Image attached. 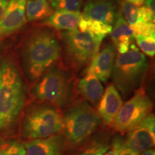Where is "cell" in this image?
<instances>
[{"mask_svg": "<svg viewBox=\"0 0 155 155\" xmlns=\"http://www.w3.org/2000/svg\"><path fill=\"white\" fill-rule=\"evenodd\" d=\"M19 54L25 76L34 85L61 58V38L47 27L36 28L24 39Z\"/></svg>", "mask_w": 155, "mask_h": 155, "instance_id": "1", "label": "cell"}, {"mask_svg": "<svg viewBox=\"0 0 155 155\" xmlns=\"http://www.w3.org/2000/svg\"><path fill=\"white\" fill-rule=\"evenodd\" d=\"M27 86L15 59L0 62V131L12 127L25 106Z\"/></svg>", "mask_w": 155, "mask_h": 155, "instance_id": "2", "label": "cell"}, {"mask_svg": "<svg viewBox=\"0 0 155 155\" xmlns=\"http://www.w3.org/2000/svg\"><path fill=\"white\" fill-rule=\"evenodd\" d=\"M32 95L38 101L62 109L73 101L75 95L73 75L65 68L56 63L33 85Z\"/></svg>", "mask_w": 155, "mask_h": 155, "instance_id": "3", "label": "cell"}, {"mask_svg": "<svg viewBox=\"0 0 155 155\" xmlns=\"http://www.w3.org/2000/svg\"><path fill=\"white\" fill-rule=\"evenodd\" d=\"M65 147H78L94 134L101 124L98 112L85 100L76 101L63 114Z\"/></svg>", "mask_w": 155, "mask_h": 155, "instance_id": "4", "label": "cell"}, {"mask_svg": "<svg viewBox=\"0 0 155 155\" xmlns=\"http://www.w3.org/2000/svg\"><path fill=\"white\" fill-rule=\"evenodd\" d=\"M62 43V56L65 65L79 71L89 65L100 50L104 38L94 35L78 29L62 31L60 35Z\"/></svg>", "mask_w": 155, "mask_h": 155, "instance_id": "5", "label": "cell"}, {"mask_svg": "<svg viewBox=\"0 0 155 155\" xmlns=\"http://www.w3.org/2000/svg\"><path fill=\"white\" fill-rule=\"evenodd\" d=\"M148 68L146 56L132 44L129 51L116 56L111 73L114 86L127 98L138 89Z\"/></svg>", "mask_w": 155, "mask_h": 155, "instance_id": "6", "label": "cell"}, {"mask_svg": "<svg viewBox=\"0 0 155 155\" xmlns=\"http://www.w3.org/2000/svg\"><path fill=\"white\" fill-rule=\"evenodd\" d=\"M63 128V114L61 109L50 104L40 102L29 108L25 113L21 134L28 140L42 139L62 134Z\"/></svg>", "mask_w": 155, "mask_h": 155, "instance_id": "7", "label": "cell"}, {"mask_svg": "<svg viewBox=\"0 0 155 155\" xmlns=\"http://www.w3.org/2000/svg\"><path fill=\"white\" fill-rule=\"evenodd\" d=\"M152 108L153 104L145 90L139 88L130 99L123 104L111 127L121 134H128L152 113Z\"/></svg>", "mask_w": 155, "mask_h": 155, "instance_id": "8", "label": "cell"}, {"mask_svg": "<svg viewBox=\"0 0 155 155\" xmlns=\"http://www.w3.org/2000/svg\"><path fill=\"white\" fill-rule=\"evenodd\" d=\"M155 143V117L151 113L137 127L128 133L123 147L140 154L152 148Z\"/></svg>", "mask_w": 155, "mask_h": 155, "instance_id": "9", "label": "cell"}, {"mask_svg": "<svg viewBox=\"0 0 155 155\" xmlns=\"http://www.w3.org/2000/svg\"><path fill=\"white\" fill-rule=\"evenodd\" d=\"M28 0H9L0 20V41L15 34L26 24L25 7Z\"/></svg>", "mask_w": 155, "mask_h": 155, "instance_id": "10", "label": "cell"}, {"mask_svg": "<svg viewBox=\"0 0 155 155\" xmlns=\"http://www.w3.org/2000/svg\"><path fill=\"white\" fill-rule=\"evenodd\" d=\"M25 155H62L65 150V141L62 134L46 138L31 139L22 142Z\"/></svg>", "mask_w": 155, "mask_h": 155, "instance_id": "11", "label": "cell"}, {"mask_svg": "<svg viewBox=\"0 0 155 155\" xmlns=\"http://www.w3.org/2000/svg\"><path fill=\"white\" fill-rule=\"evenodd\" d=\"M117 13L114 0H88L81 15L86 19L112 25L115 22Z\"/></svg>", "mask_w": 155, "mask_h": 155, "instance_id": "12", "label": "cell"}, {"mask_svg": "<svg viewBox=\"0 0 155 155\" xmlns=\"http://www.w3.org/2000/svg\"><path fill=\"white\" fill-rule=\"evenodd\" d=\"M124 102L120 93L114 84H110L104 91L98 104V112L101 119L106 125H111Z\"/></svg>", "mask_w": 155, "mask_h": 155, "instance_id": "13", "label": "cell"}, {"mask_svg": "<svg viewBox=\"0 0 155 155\" xmlns=\"http://www.w3.org/2000/svg\"><path fill=\"white\" fill-rule=\"evenodd\" d=\"M116 51L114 45H106L89 64L88 69L91 71L102 82L106 83L111 76L116 56Z\"/></svg>", "mask_w": 155, "mask_h": 155, "instance_id": "14", "label": "cell"}, {"mask_svg": "<svg viewBox=\"0 0 155 155\" xmlns=\"http://www.w3.org/2000/svg\"><path fill=\"white\" fill-rule=\"evenodd\" d=\"M76 88L83 99L91 103L94 106L98 105L104 91L99 79L88 69L77 83Z\"/></svg>", "mask_w": 155, "mask_h": 155, "instance_id": "15", "label": "cell"}, {"mask_svg": "<svg viewBox=\"0 0 155 155\" xmlns=\"http://www.w3.org/2000/svg\"><path fill=\"white\" fill-rule=\"evenodd\" d=\"M114 24V26L111 33L114 47L120 54L127 53L130 50L131 45L134 44L135 39L132 30L120 12L116 15Z\"/></svg>", "mask_w": 155, "mask_h": 155, "instance_id": "16", "label": "cell"}, {"mask_svg": "<svg viewBox=\"0 0 155 155\" xmlns=\"http://www.w3.org/2000/svg\"><path fill=\"white\" fill-rule=\"evenodd\" d=\"M81 17L80 11L57 10L42 21V25L50 29L70 31L77 29Z\"/></svg>", "mask_w": 155, "mask_h": 155, "instance_id": "17", "label": "cell"}, {"mask_svg": "<svg viewBox=\"0 0 155 155\" xmlns=\"http://www.w3.org/2000/svg\"><path fill=\"white\" fill-rule=\"evenodd\" d=\"M53 12L48 0H28L25 7V16L28 22L43 20Z\"/></svg>", "mask_w": 155, "mask_h": 155, "instance_id": "18", "label": "cell"}, {"mask_svg": "<svg viewBox=\"0 0 155 155\" xmlns=\"http://www.w3.org/2000/svg\"><path fill=\"white\" fill-rule=\"evenodd\" d=\"M78 30L82 32H88L94 35L105 38L107 35L110 34L112 31V25L93 20L91 19H86L81 15L80 22L78 24Z\"/></svg>", "mask_w": 155, "mask_h": 155, "instance_id": "19", "label": "cell"}, {"mask_svg": "<svg viewBox=\"0 0 155 155\" xmlns=\"http://www.w3.org/2000/svg\"><path fill=\"white\" fill-rule=\"evenodd\" d=\"M121 15L129 25H134L140 20L139 7L128 2L124 0L121 3Z\"/></svg>", "mask_w": 155, "mask_h": 155, "instance_id": "20", "label": "cell"}, {"mask_svg": "<svg viewBox=\"0 0 155 155\" xmlns=\"http://www.w3.org/2000/svg\"><path fill=\"white\" fill-rule=\"evenodd\" d=\"M53 9L63 11H79L83 0H48Z\"/></svg>", "mask_w": 155, "mask_h": 155, "instance_id": "21", "label": "cell"}, {"mask_svg": "<svg viewBox=\"0 0 155 155\" xmlns=\"http://www.w3.org/2000/svg\"><path fill=\"white\" fill-rule=\"evenodd\" d=\"M132 30L134 37L138 36H155L154 22H146L144 21H139L134 25H129Z\"/></svg>", "mask_w": 155, "mask_h": 155, "instance_id": "22", "label": "cell"}, {"mask_svg": "<svg viewBox=\"0 0 155 155\" xmlns=\"http://www.w3.org/2000/svg\"><path fill=\"white\" fill-rule=\"evenodd\" d=\"M135 38L141 53L149 57H154L155 55V36H138Z\"/></svg>", "mask_w": 155, "mask_h": 155, "instance_id": "23", "label": "cell"}, {"mask_svg": "<svg viewBox=\"0 0 155 155\" xmlns=\"http://www.w3.org/2000/svg\"><path fill=\"white\" fill-rule=\"evenodd\" d=\"M0 155H25V150L22 142L8 141L0 145Z\"/></svg>", "mask_w": 155, "mask_h": 155, "instance_id": "24", "label": "cell"}, {"mask_svg": "<svg viewBox=\"0 0 155 155\" xmlns=\"http://www.w3.org/2000/svg\"><path fill=\"white\" fill-rule=\"evenodd\" d=\"M109 148L110 147L106 144L96 143L86 147L77 155H104Z\"/></svg>", "mask_w": 155, "mask_h": 155, "instance_id": "25", "label": "cell"}, {"mask_svg": "<svg viewBox=\"0 0 155 155\" xmlns=\"http://www.w3.org/2000/svg\"><path fill=\"white\" fill-rule=\"evenodd\" d=\"M122 147H123V142L119 139H115L112 144L111 150H108L104 155H119Z\"/></svg>", "mask_w": 155, "mask_h": 155, "instance_id": "26", "label": "cell"}, {"mask_svg": "<svg viewBox=\"0 0 155 155\" xmlns=\"http://www.w3.org/2000/svg\"><path fill=\"white\" fill-rule=\"evenodd\" d=\"M8 0H0V20L2 18L5 12L8 5Z\"/></svg>", "mask_w": 155, "mask_h": 155, "instance_id": "27", "label": "cell"}, {"mask_svg": "<svg viewBox=\"0 0 155 155\" xmlns=\"http://www.w3.org/2000/svg\"><path fill=\"white\" fill-rule=\"evenodd\" d=\"M139 154L138 153L134 152L130 149H128V148H126V147H122L121 149V150H120L119 152V155H139Z\"/></svg>", "mask_w": 155, "mask_h": 155, "instance_id": "28", "label": "cell"}, {"mask_svg": "<svg viewBox=\"0 0 155 155\" xmlns=\"http://www.w3.org/2000/svg\"><path fill=\"white\" fill-rule=\"evenodd\" d=\"M144 6L147 7V8H149L150 10H152V12L154 11V5H155V0H145L144 2Z\"/></svg>", "mask_w": 155, "mask_h": 155, "instance_id": "29", "label": "cell"}, {"mask_svg": "<svg viewBox=\"0 0 155 155\" xmlns=\"http://www.w3.org/2000/svg\"><path fill=\"white\" fill-rule=\"evenodd\" d=\"M126 1L137 6V7H141V6L144 5L145 0H126Z\"/></svg>", "mask_w": 155, "mask_h": 155, "instance_id": "30", "label": "cell"}, {"mask_svg": "<svg viewBox=\"0 0 155 155\" xmlns=\"http://www.w3.org/2000/svg\"><path fill=\"white\" fill-rule=\"evenodd\" d=\"M139 155H155V151L154 149L150 148L147 150L143 151V152H141Z\"/></svg>", "mask_w": 155, "mask_h": 155, "instance_id": "31", "label": "cell"}]
</instances>
